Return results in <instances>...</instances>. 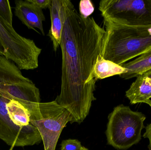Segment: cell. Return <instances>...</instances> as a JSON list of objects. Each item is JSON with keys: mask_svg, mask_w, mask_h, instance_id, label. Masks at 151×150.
I'll list each match as a JSON object with an SVG mask.
<instances>
[{"mask_svg": "<svg viewBox=\"0 0 151 150\" xmlns=\"http://www.w3.org/2000/svg\"><path fill=\"white\" fill-rule=\"evenodd\" d=\"M147 105H150V107H151V100H150V101H148V102H147Z\"/></svg>", "mask_w": 151, "mask_h": 150, "instance_id": "obj_22", "label": "cell"}, {"mask_svg": "<svg viewBox=\"0 0 151 150\" xmlns=\"http://www.w3.org/2000/svg\"><path fill=\"white\" fill-rule=\"evenodd\" d=\"M146 117L129 106L120 105L109 114L106 131L107 144L119 150H127L140 142Z\"/></svg>", "mask_w": 151, "mask_h": 150, "instance_id": "obj_3", "label": "cell"}, {"mask_svg": "<svg viewBox=\"0 0 151 150\" xmlns=\"http://www.w3.org/2000/svg\"><path fill=\"white\" fill-rule=\"evenodd\" d=\"M15 14L22 23L29 29L36 31L39 29L42 34L45 35L43 22L45 16L42 9L28 0H17L15 1Z\"/></svg>", "mask_w": 151, "mask_h": 150, "instance_id": "obj_9", "label": "cell"}, {"mask_svg": "<svg viewBox=\"0 0 151 150\" xmlns=\"http://www.w3.org/2000/svg\"><path fill=\"white\" fill-rule=\"evenodd\" d=\"M50 10L51 27L48 36L51 39L54 51L60 45L62 33L65 20V0H52Z\"/></svg>", "mask_w": 151, "mask_h": 150, "instance_id": "obj_10", "label": "cell"}, {"mask_svg": "<svg viewBox=\"0 0 151 150\" xmlns=\"http://www.w3.org/2000/svg\"><path fill=\"white\" fill-rule=\"evenodd\" d=\"M125 69L111 61L104 59L101 55L98 56L92 72V77L97 81L116 75H121Z\"/></svg>", "mask_w": 151, "mask_h": 150, "instance_id": "obj_13", "label": "cell"}, {"mask_svg": "<svg viewBox=\"0 0 151 150\" xmlns=\"http://www.w3.org/2000/svg\"><path fill=\"white\" fill-rule=\"evenodd\" d=\"M121 66L125 69V72L119 75L121 78L127 80L137 77L151 70V50Z\"/></svg>", "mask_w": 151, "mask_h": 150, "instance_id": "obj_12", "label": "cell"}, {"mask_svg": "<svg viewBox=\"0 0 151 150\" xmlns=\"http://www.w3.org/2000/svg\"><path fill=\"white\" fill-rule=\"evenodd\" d=\"M7 113L10 120L16 126H28L30 123V113L22 104L11 100L6 105Z\"/></svg>", "mask_w": 151, "mask_h": 150, "instance_id": "obj_14", "label": "cell"}, {"mask_svg": "<svg viewBox=\"0 0 151 150\" xmlns=\"http://www.w3.org/2000/svg\"><path fill=\"white\" fill-rule=\"evenodd\" d=\"M0 45L3 49L4 57L14 62L20 70L38 68L41 48L32 40L19 34L12 26L1 17Z\"/></svg>", "mask_w": 151, "mask_h": 150, "instance_id": "obj_6", "label": "cell"}, {"mask_svg": "<svg viewBox=\"0 0 151 150\" xmlns=\"http://www.w3.org/2000/svg\"><path fill=\"white\" fill-rule=\"evenodd\" d=\"M65 20L61 37L62 79L60 94L55 101L67 109L73 123L82 122L88 114L96 81L93 68L101 55L105 31L93 17L85 18L71 1L65 0Z\"/></svg>", "mask_w": 151, "mask_h": 150, "instance_id": "obj_1", "label": "cell"}, {"mask_svg": "<svg viewBox=\"0 0 151 150\" xmlns=\"http://www.w3.org/2000/svg\"><path fill=\"white\" fill-rule=\"evenodd\" d=\"M0 96L18 101L29 112L41 103L39 89L4 55L0 56Z\"/></svg>", "mask_w": 151, "mask_h": 150, "instance_id": "obj_4", "label": "cell"}, {"mask_svg": "<svg viewBox=\"0 0 151 150\" xmlns=\"http://www.w3.org/2000/svg\"><path fill=\"white\" fill-rule=\"evenodd\" d=\"M61 150H78L82 146L81 142L76 139L64 140L61 144Z\"/></svg>", "mask_w": 151, "mask_h": 150, "instance_id": "obj_17", "label": "cell"}, {"mask_svg": "<svg viewBox=\"0 0 151 150\" xmlns=\"http://www.w3.org/2000/svg\"><path fill=\"white\" fill-rule=\"evenodd\" d=\"M14 148L13 147H11V149H10L9 150H12L13 149V148Z\"/></svg>", "mask_w": 151, "mask_h": 150, "instance_id": "obj_23", "label": "cell"}, {"mask_svg": "<svg viewBox=\"0 0 151 150\" xmlns=\"http://www.w3.org/2000/svg\"><path fill=\"white\" fill-rule=\"evenodd\" d=\"M30 2L36 5L40 9H46L47 8L49 9L51 6L52 0H28Z\"/></svg>", "mask_w": 151, "mask_h": 150, "instance_id": "obj_18", "label": "cell"}, {"mask_svg": "<svg viewBox=\"0 0 151 150\" xmlns=\"http://www.w3.org/2000/svg\"><path fill=\"white\" fill-rule=\"evenodd\" d=\"M10 100L0 96V139L13 147L39 144L42 137L35 127L31 123L27 126L19 127L10 119L6 105Z\"/></svg>", "mask_w": 151, "mask_h": 150, "instance_id": "obj_8", "label": "cell"}, {"mask_svg": "<svg viewBox=\"0 0 151 150\" xmlns=\"http://www.w3.org/2000/svg\"><path fill=\"white\" fill-rule=\"evenodd\" d=\"M30 123L38 129L45 150H55L63 129L73 123L70 113L55 100L40 103L30 112Z\"/></svg>", "mask_w": 151, "mask_h": 150, "instance_id": "obj_5", "label": "cell"}, {"mask_svg": "<svg viewBox=\"0 0 151 150\" xmlns=\"http://www.w3.org/2000/svg\"><path fill=\"white\" fill-rule=\"evenodd\" d=\"M104 19L129 26L151 25V0H102Z\"/></svg>", "mask_w": 151, "mask_h": 150, "instance_id": "obj_7", "label": "cell"}, {"mask_svg": "<svg viewBox=\"0 0 151 150\" xmlns=\"http://www.w3.org/2000/svg\"><path fill=\"white\" fill-rule=\"evenodd\" d=\"M12 15L9 0H0V17L12 26Z\"/></svg>", "mask_w": 151, "mask_h": 150, "instance_id": "obj_15", "label": "cell"}, {"mask_svg": "<svg viewBox=\"0 0 151 150\" xmlns=\"http://www.w3.org/2000/svg\"><path fill=\"white\" fill-rule=\"evenodd\" d=\"M1 55H4V52L3 49L2 47L1 46V45H0V56Z\"/></svg>", "mask_w": 151, "mask_h": 150, "instance_id": "obj_20", "label": "cell"}, {"mask_svg": "<svg viewBox=\"0 0 151 150\" xmlns=\"http://www.w3.org/2000/svg\"><path fill=\"white\" fill-rule=\"evenodd\" d=\"M145 131L143 135V137L147 138L149 141V144L148 146L149 150H151V122L150 124H147L145 127Z\"/></svg>", "mask_w": 151, "mask_h": 150, "instance_id": "obj_19", "label": "cell"}, {"mask_svg": "<svg viewBox=\"0 0 151 150\" xmlns=\"http://www.w3.org/2000/svg\"><path fill=\"white\" fill-rule=\"evenodd\" d=\"M101 55L118 65L151 50V25L129 26L105 19Z\"/></svg>", "mask_w": 151, "mask_h": 150, "instance_id": "obj_2", "label": "cell"}, {"mask_svg": "<svg viewBox=\"0 0 151 150\" xmlns=\"http://www.w3.org/2000/svg\"><path fill=\"white\" fill-rule=\"evenodd\" d=\"M131 105L147 104L151 99V72L147 71L137 77L135 81L126 92Z\"/></svg>", "mask_w": 151, "mask_h": 150, "instance_id": "obj_11", "label": "cell"}, {"mask_svg": "<svg viewBox=\"0 0 151 150\" xmlns=\"http://www.w3.org/2000/svg\"><path fill=\"white\" fill-rule=\"evenodd\" d=\"M94 11V7L90 0H82L79 4V13L85 18L90 17Z\"/></svg>", "mask_w": 151, "mask_h": 150, "instance_id": "obj_16", "label": "cell"}, {"mask_svg": "<svg viewBox=\"0 0 151 150\" xmlns=\"http://www.w3.org/2000/svg\"><path fill=\"white\" fill-rule=\"evenodd\" d=\"M78 150H89L87 148H85V147L82 146L80 149Z\"/></svg>", "mask_w": 151, "mask_h": 150, "instance_id": "obj_21", "label": "cell"}]
</instances>
